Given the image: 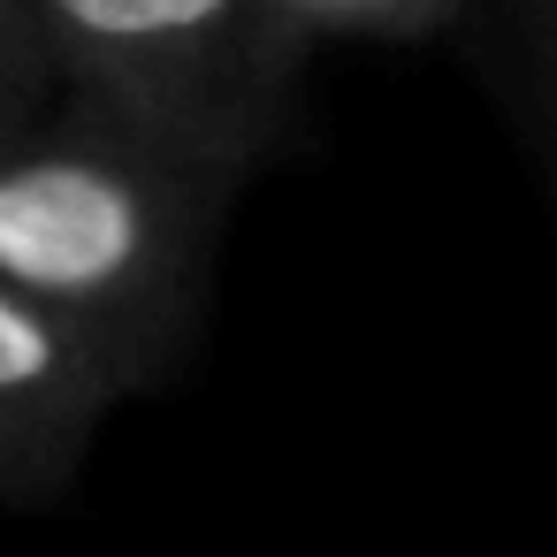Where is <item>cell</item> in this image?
<instances>
[{
    "mask_svg": "<svg viewBox=\"0 0 557 557\" xmlns=\"http://www.w3.org/2000/svg\"><path fill=\"white\" fill-rule=\"evenodd\" d=\"M260 161L108 108L92 92H54V115L9 131L0 161V283H24L77 313L131 397L176 382L207 336L214 252Z\"/></svg>",
    "mask_w": 557,
    "mask_h": 557,
    "instance_id": "1",
    "label": "cell"
},
{
    "mask_svg": "<svg viewBox=\"0 0 557 557\" xmlns=\"http://www.w3.org/2000/svg\"><path fill=\"white\" fill-rule=\"evenodd\" d=\"M54 62V92H92L184 138L275 161L298 131L313 32L283 0H9Z\"/></svg>",
    "mask_w": 557,
    "mask_h": 557,
    "instance_id": "2",
    "label": "cell"
},
{
    "mask_svg": "<svg viewBox=\"0 0 557 557\" xmlns=\"http://www.w3.org/2000/svg\"><path fill=\"white\" fill-rule=\"evenodd\" d=\"M115 405H131L115 351L54 298L0 283V504L62 511Z\"/></svg>",
    "mask_w": 557,
    "mask_h": 557,
    "instance_id": "3",
    "label": "cell"
},
{
    "mask_svg": "<svg viewBox=\"0 0 557 557\" xmlns=\"http://www.w3.org/2000/svg\"><path fill=\"white\" fill-rule=\"evenodd\" d=\"M283 9L313 32V39H382V47H420L443 39L466 0H283Z\"/></svg>",
    "mask_w": 557,
    "mask_h": 557,
    "instance_id": "4",
    "label": "cell"
},
{
    "mask_svg": "<svg viewBox=\"0 0 557 557\" xmlns=\"http://www.w3.org/2000/svg\"><path fill=\"white\" fill-rule=\"evenodd\" d=\"M511 16H519V32L534 47V77H542V92L557 108V0H527V9H511Z\"/></svg>",
    "mask_w": 557,
    "mask_h": 557,
    "instance_id": "5",
    "label": "cell"
},
{
    "mask_svg": "<svg viewBox=\"0 0 557 557\" xmlns=\"http://www.w3.org/2000/svg\"><path fill=\"white\" fill-rule=\"evenodd\" d=\"M511 9H527V0H511Z\"/></svg>",
    "mask_w": 557,
    "mask_h": 557,
    "instance_id": "6",
    "label": "cell"
}]
</instances>
